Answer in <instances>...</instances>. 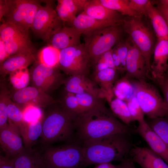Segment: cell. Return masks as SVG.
<instances>
[{"label": "cell", "instance_id": "cell-1", "mask_svg": "<svg viewBox=\"0 0 168 168\" xmlns=\"http://www.w3.org/2000/svg\"><path fill=\"white\" fill-rule=\"evenodd\" d=\"M74 124V142L82 145L114 134L132 133L130 128L116 119L105 103L77 116Z\"/></svg>", "mask_w": 168, "mask_h": 168}, {"label": "cell", "instance_id": "cell-2", "mask_svg": "<svg viewBox=\"0 0 168 168\" xmlns=\"http://www.w3.org/2000/svg\"><path fill=\"white\" fill-rule=\"evenodd\" d=\"M130 135L125 133H116L82 145V168L113 161H124L133 147Z\"/></svg>", "mask_w": 168, "mask_h": 168}, {"label": "cell", "instance_id": "cell-3", "mask_svg": "<svg viewBox=\"0 0 168 168\" xmlns=\"http://www.w3.org/2000/svg\"><path fill=\"white\" fill-rule=\"evenodd\" d=\"M63 85V91L74 101L76 117L106 100V91L88 77L69 76Z\"/></svg>", "mask_w": 168, "mask_h": 168}, {"label": "cell", "instance_id": "cell-4", "mask_svg": "<svg viewBox=\"0 0 168 168\" xmlns=\"http://www.w3.org/2000/svg\"><path fill=\"white\" fill-rule=\"evenodd\" d=\"M55 104L42 114V131L40 140L43 147L57 142L74 141V119L63 110L60 104L55 105Z\"/></svg>", "mask_w": 168, "mask_h": 168}, {"label": "cell", "instance_id": "cell-5", "mask_svg": "<svg viewBox=\"0 0 168 168\" xmlns=\"http://www.w3.org/2000/svg\"><path fill=\"white\" fill-rule=\"evenodd\" d=\"M43 1L37 0H0V19L29 35L38 8Z\"/></svg>", "mask_w": 168, "mask_h": 168}, {"label": "cell", "instance_id": "cell-6", "mask_svg": "<svg viewBox=\"0 0 168 168\" xmlns=\"http://www.w3.org/2000/svg\"><path fill=\"white\" fill-rule=\"evenodd\" d=\"M41 154L46 168H82L83 147L77 142L44 147Z\"/></svg>", "mask_w": 168, "mask_h": 168}, {"label": "cell", "instance_id": "cell-7", "mask_svg": "<svg viewBox=\"0 0 168 168\" xmlns=\"http://www.w3.org/2000/svg\"><path fill=\"white\" fill-rule=\"evenodd\" d=\"M124 31L122 25L107 27L84 33L85 48L91 63L112 49L121 41Z\"/></svg>", "mask_w": 168, "mask_h": 168}, {"label": "cell", "instance_id": "cell-8", "mask_svg": "<svg viewBox=\"0 0 168 168\" xmlns=\"http://www.w3.org/2000/svg\"><path fill=\"white\" fill-rule=\"evenodd\" d=\"M140 17L125 16L122 27L128 34L132 44L135 45L143 56L151 74V59L156 43L154 35Z\"/></svg>", "mask_w": 168, "mask_h": 168}, {"label": "cell", "instance_id": "cell-9", "mask_svg": "<svg viewBox=\"0 0 168 168\" xmlns=\"http://www.w3.org/2000/svg\"><path fill=\"white\" fill-rule=\"evenodd\" d=\"M134 94L143 112L148 118L168 117V110L157 89L147 81L132 82Z\"/></svg>", "mask_w": 168, "mask_h": 168}, {"label": "cell", "instance_id": "cell-10", "mask_svg": "<svg viewBox=\"0 0 168 168\" xmlns=\"http://www.w3.org/2000/svg\"><path fill=\"white\" fill-rule=\"evenodd\" d=\"M91 63L84 44L60 50L58 68L69 76L89 77Z\"/></svg>", "mask_w": 168, "mask_h": 168}, {"label": "cell", "instance_id": "cell-11", "mask_svg": "<svg viewBox=\"0 0 168 168\" xmlns=\"http://www.w3.org/2000/svg\"><path fill=\"white\" fill-rule=\"evenodd\" d=\"M32 86L48 94L63 85L66 77L58 68L35 61L30 69Z\"/></svg>", "mask_w": 168, "mask_h": 168}, {"label": "cell", "instance_id": "cell-12", "mask_svg": "<svg viewBox=\"0 0 168 168\" xmlns=\"http://www.w3.org/2000/svg\"><path fill=\"white\" fill-rule=\"evenodd\" d=\"M63 21L56 10L49 3L40 5L36 12L30 29L34 33L45 41H49L62 28Z\"/></svg>", "mask_w": 168, "mask_h": 168}, {"label": "cell", "instance_id": "cell-13", "mask_svg": "<svg viewBox=\"0 0 168 168\" xmlns=\"http://www.w3.org/2000/svg\"><path fill=\"white\" fill-rule=\"evenodd\" d=\"M0 26V38L10 56L33 54L35 49L29 37L14 25L3 21Z\"/></svg>", "mask_w": 168, "mask_h": 168}, {"label": "cell", "instance_id": "cell-14", "mask_svg": "<svg viewBox=\"0 0 168 168\" xmlns=\"http://www.w3.org/2000/svg\"><path fill=\"white\" fill-rule=\"evenodd\" d=\"M10 95L12 100L23 112L30 106L44 107L58 102L49 94L33 86L13 90L10 92Z\"/></svg>", "mask_w": 168, "mask_h": 168}, {"label": "cell", "instance_id": "cell-15", "mask_svg": "<svg viewBox=\"0 0 168 168\" xmlns=\"http://www.w3.org/2000/svg\"><path fill=\"white\" fill-rule=\"evenodd\" d=\"M127 79H136L138 81H147L150 74L146 66L145 59L139 49L134 45L129 43L125 66Z\"/></svg>", "mask_w": 168, "mask_h": 168}, {"label": "cell", "instance_id": "cell-16", "mask_svg": "<svg viewBox=\"0 0 168 168\" xmlns=\"http://www.w3.org/2000/svg\"><path fill=\"white\" fill-rule=\"evenodd\" d=\"M0 144L5 156L12 159L25 149L21 136L18 131L8 124L0 130Z\"/></svg>", "mask_w": 168, "mask_h": 168}, {"label": "cell", "instance_id": "cell-17", "mask_svg": "<svg viewBox=\"0 0 168 168\" xmlns=\"http://www.w3.org/2000/svg\"><path fill=\"white\" fill-rule=\"evenodd\" d=\"M138 123L136 132L145 140L150 148L168 165V146L152 130L145 120Z\"/></svg>", "mask_w": 168, "mask_h": 168}, {"label": "cell", "instance_id": "cell-18", "mask_svg": "<svg viewBox=\"0 0 168 168\" xmlns=\"http://www.w3.org/2000/svg\"><path fill=\"white\" fill-rule=\"evenodd\" d=\"M129 153L131 160L142 168H168V165L150 148L133 146Z\"/></svg>", "mask_w": 168, "mask_h": 168}, {"label": "cell", "instance_id": "cell-19", "mask_svg": "<svg viewBox=\"0 0 168 168\" xmlns=\"http://www.w3.org/2000/svg\"><path fill=\"white\" fill-rule=\"evenodd\" d=\"M83 12L96 19L112 22L119 25H123L125 17L119 12L105 7L99 0H89Z\"/></svg>", "mask_w": 168, "mask_h": 168}, {"label": "cell", "instance_id": "cell-20", "mask_svg": "<svg viewBox=\"0 0 168 168\" xmlns=\"http://www.w3.org/2000/svg\"><path fill=\"white\" fill-rule=\"evenodd\" d=\"M83 32L72 26H63L51 37L49 44L60 50L80 44Z\"/></svg>", "mask_w": 168, "mask_h": 168}, {"label": "cell", "instance_id": "cell-21", "mask_svg": "<svg viewBox=\"0 0 168 168\" xmlns=\"http://www.w3.org/2000/svg\"><path fill=\"white\" fill-rule=\"evenodd\" d=\"M153 60L151 65V76L159 77L166 72L168 63V40L157 39L155 46Z\"/></svg>", "mask_w": 168, "mask_h": 168}, {"label": "cell", "instance_id": "cell-22", "mask_svg": "<svg viewBox=\"0 0 168 168\" xmlns=\"http://www.w3.org/2000/svg\"><path fill=\"white\" fill-rule=\"evenodd\" d=\"M14 168H46L41 153L32 149L24 150L13 158Z\"/></svg>", "mask_w": 168, "mask_h": 168}, {"label": "cell", "instance_id": "cell-23", "mask_svg": "<svg viewBox=\"0 0 168 168\" xmlns=\"http://www.w3.org/2000/svg\"><path fill=\"white\" fill-rule=\"evenodd\" d=\"M35 61L33 54L11 56L0 64V74L4 77L18 70L27 68Z\"/></svg>", "mask_w": 168, "mask_h": 168}, {"label": "cell", "instance_id": "cell-24", "mask_svg": "<svg viewBox=\"0 0 168 168\" xmlns=\"http://www.w3.org/2000/svg\"><path fill=\"white\" fill-rule=\"evenodd\" d=\"M71 26L84 33L107 27L118 26L114 23L98 20L82 12L70 23Z\"/></svg>", "mask_w": 168, "mask_h": 168}, {"label": "cell", "instance_id": "cell-25", "mask_svg": "<svg viewBox=\"0 0 168 168\" xmlns=\"http://www.w3.org/2000/svg\"><path fill=\"white\" fill-rule=\"evenodd\" d=\"M7 112L8 124L18 131L22 139L29 122L25 119L23 111L12 100L10 95L8 100Z\"/></svg>", "mask_w": 168, "mask_h": 168}, {"label": "cell", "instance_id": "cell-26", "mask_svg": "<svg viewBox=\"0 0 168 168\" xmlns=\"http://www.w3.org/2000/svg\"><path fill=\"white\" fill-rule=\"evenodd\" d=\"M146 16L149 18L157 39L168 40V26L162 15L150 1L147 7Z\"/></svg>", "mask_w": 168, "mask_h": 168}, {"label": "cell", "instance_id": "cell-27", "mask_svg": "<svg viewBox=\"0 0 168 168\" xmlns=\"http://www.w3.org/2000/svg\"><path fill=\"white\" fill-rule=\"evenodd\" d=\"M134 89L132 83L124 77L119 79L114 84L112 89L106 92L105 98L113 96L125 102L134 95Z\"/></svg>", "mask_w": 168, "mask_h": 168}, {"label": "cell", "instance_id": "cell-28", "mask_svg": "<svg viewBox=\"0 0 168 168\" xmlns=\"http://www.w3.org/2000/svg\"><path fill=\"white\" fill-rule=\"evenodd\" d=\"M42 114L38 118L28 121L25 136L22 139L25 148L28 149H33V145L40 138L42 131Z\"/></svg>", "mask_w": 168, "mask_h": 168}, {"label": "cell", "instance_id": "cell-29", "mask_svg": "<svg viewBox=\"0 0 168 168\" xmlns=\"http://www.w3.org/2000/svg\"><path fill=\"white\" fill-rule=\"evenodd\" d=\"M56 11L63 21L71 23L77 16V12L82 11L76 0L57 1Z\"/></svg>", "mask_w": 168, "mask_h": 168}, {"label": "cell", "instance_id": "cell-30", "mask_svg": "<svg viewBox=\"0 0 168 168\" xmlns=\"http://www.w3.org/2000/svg\"><path fill=\"white\" fill-rule=\"evenodd\" d=\"M110 110L116 117L126 125H128L132 122V118L126 102L124 101L111 96L106 98Z\"/></svg>", "mask_w": 168, "mask_h": 168}, {"label": "cell", "instance_id": "cell-31", "mask_svg": "<svg viewBox=\"0 0 168 168\" xmlns=\"http://www.w3.org/2000/svg\"><path fill=\"white\" fill-rule=\"evenodd\" d=\"M105 7L117 11L124 16L140 17L142 16L133 11L128 6L129 0H99Z\"/></svg>", "mask_w": 168, "mask_h": 168}, {"label": "cell", "instance_id": "cell-32", "mask_svg": "<svg viewBox=\"0 0 168 168\" xmlns=\"http://www.w3.org/2000/svg\"><path fill=\"white\" fill-rule=\"evenodd\" d=\"M152 130L168 146V118H148L146 121Z\"/></svg>", "mask_w": 168, "mask_h": 168}, {"label": "cell", "instance_id": "cell-33", "mask_svg": "<svg viewBox=\"0 0 168 168\" xmlns=\"http://www.w3.org/2000/svg\"><path fill=\"white\" fill-rule=\"evenodd\" d=\"M60 50L49 45L42 49L38 55V61L45 65L57 67Z\"/></svg>", "mask_w": 168, "mask_h": 168}, {"label": "cell", "instance_id": "cell-34", "mask_svg": "<svg viewBox=\"0 0 168 168\" xmlns=\"http://www.w3.org/2000/svg\"><path fill=\"white\" fill-rule=\"evenodd\" d=\"M30 80V73L27 68L18 70L9 75L10 82L13 90H18L27 86Z\"/></svg>", "mask_w": 168, "mask_h": 168}, {"label": "cell", "instance_id": "cell-35", "mask_svg": "<svg viewBox=\"0 0 168 168\" xmlns=\"http://www.w3.org/2000/svg\"><path fill=\"white\" fill-rule=\"evenodd\" d=\"M10 91L5 87L2 86L0 94V130L8 124L7 112Z\"/></svg>", "mask_w": 168, "mask_h": 168}, {"label": "cell", "instance_id": "cell-36", "mask_svg": "<svg viewBox=\"0 0 168 168\" xmlns=\"http://www.w3.org/2000/svg\"><path fill=\"white\" fill-rule=\"evenodd\" d=\"M131 115L132 122L137 121L138 122L144 120V114L134 94L125 102Z\"/></svg>", "mask_w": 168, "mask_h": 168}, {"label": "cell", "instance_id": "cell-37", "mask_svg": "<svg viewBox=\"0 0 168 168\" xmlns=\"http://www.w3.org/2000/svg\"><path fill=\"white\" fill-rule=\"evenodd\" d=\"M152 80L160 89L164 97V100L168 110V73L159 77L151 76Z\"/></svg>", "mask_w": 168, "mask_h": 168}, {"label": "cell", "instance_id": "cell-38", "mask_svg": "<svg viewBox=\"0 0 168 168\" xmlns=\"http://www.w3.org/2000/svg\"><path fill=\"white\" fill-rule=\"evenodd\" d=\"M149 0H129L128 6L133 11L141 15L146 16L147 6Z\"/></svg>", "mask_w": 168, "mask_h": 168}, {"label": "cell", "instance_id": "cell-39", "mask_svg": "<svg viewBox=\"0 0 168 168\" xmlns=\"http://www.w3.org/2000/svg\"><path fill=\"white\" fill-rule=\"evenodd\" d=\"M129 43L128 41H121L115 47L119 58L121 64L125 71L126 61L128 53Z\"/></svg>", "mask_w": 168, "mask_h": 168}, {"label": "cell", "instance_id": "cell-40", "mask_svg": "<svg viewBox=\"0 0 168 168\" xmlns=\"http://www.w3.org/2000/svg\"><path fill=\"white\" fill-rule=\"evenodd\" d=\"M112 56L114 64L117 70L121 73L125 71L115 48L112 49Z\"/></svg>", "mask_w": 168, "mask_h": 168}, {"label": "cell", "instance_id": "cell-41", "mask_svg": "<svg viewBox=\"0 0 168 168\" xmlns=\"http://www.w3.org/2000/svg\"><path fill=\"white\" fill-rule=\"evenodd\" d=\"M0 168H14L11 159L5 156H0Z\"/></svg>", "mask_w": 168, "mask_h": 168}, {"label": "cell", "instance_id": "cell-42", "mask_svg": "<svg viewBox=\"0 0 168 168\" xmlns=\"http://www.w3.org/2000/svg\"><path fill=\"white\" fill-rule=\"evenodd\" d=\"M10 56L3 41L0 38V63H2Z\"/></svg>", "mask_w": 168, "mask_h": 168}, {"label": "cell", "instance_id": "cell-43", "mask_svg": "<svg viewBox=\"0 0 168 168\" xmlns=\"http://www.w3.org/2000/svg\"><path fill=\"white\" fill-rule=\"evenodd\" d=\"M116 166L117 168H137L131 159H125Z\"/></svg>", "mask_w": 168, "mask_h": 168}, {"label": "cell", "instance_id": "cell-44", "mask_svg": "<svg viewBox=\"0 0 168 168\" xmlns=\"http://www.w3.org/2000/svg\"><path fill=\"white\" fill-rule=\"evenodd\" d=\"M156 7L161 13L164 17L168 26V7L161 5L156 1Z\"/></svg>", "mask_w": 168, "mask_h": 168}, {"label": "cell", "instance_id": "cell-45", "mask_svg": "<svg viewBox=\"0 0 168 168\" xmlns=\"http://www.w3.org/2000/svg\"><path fill=\"white\" fill-rule=\"evenodd\" d=\"M93 168H117V167L116 166L108 162L97 165Z\"/></svg>", "mask_w": 168, "mask_h": 168}, {"label": "cell", "instance_id": "cell-46", "mask_svg": "<svg viewBox=\"0 0 168 168\" xmlns=\"http://www.w3.org/2000/svg\"><path fill=\"white\" fill-rule=\"evenodd\" d=\"M156 2L161 5L168 7V0H160Z\"/></svg>", "mask_w": 168, "mask_h": 168}, {"label": "cell", "instance_id": "cell-47", "mask_svg": "<svg viewBox=\"0 0 168 168\" xmlns=\"http://www.w3.org/2000/svg\"><path fill=\"white\" fill-rule=\"evenodd\" d=\"M166 73H168V67H167V70H166Z\"/></svg>", "mask_w": 168, "mask_h": 168}]
</instances>
